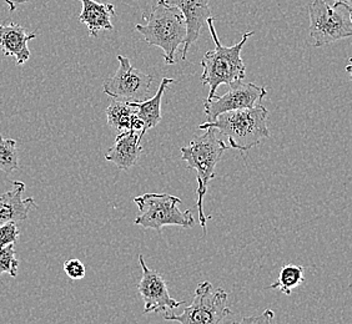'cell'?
I'll use <instances>...</instances> for the list:
<instances>
[{"label":"cell","instance_id":"22","mask_svg":"<svg viewBox=\"0 0 352 324\" xmlns=\"http://www.w3.org/2000/svg\"><path fill=\"white\" fill-rule=\"evenodd\" d=\"M64 272L67 273L69 278L76 281V279H82L85 277L87 268L82 261H79L76 258H72L64 264Z\"/></svg>","mask_w":352,"mask_h":324},{"label":"cell","instance_id":"13","mask_svg":"<svg viewBox=\"0 0 352 324\" xmlns=\"http://www.w3.org/2000/svg\"><path fill=\"white\" fill-rule=\"evenodd\" d=\"M24 191L25 183L14 181L13 189L0 196V224L25 221L30 209L36 207L33 197L23 198Z\"/></svg>","mask_w":352,"mask_h":324},{"label":"cell","instance_id":"23","mask_svg":"<svg viewBox=\"0 0 352 324\" xmlns=\"http://www.w3.org/2000/svg\"><path fill=\"white\" fill-rule=\"evenodd\" d=\"M275 313L272 310H265L260 314L245 317L240 322H232L231 324H274Z\"/></svg>","mask_w":352,"mask_h":324},{"label":"cell","instance_id":"5","mask_svg":"<svg viewBox=\"0 0 352 324\" xmlns=\"http://www.w3.org/2000/svg\"><path fill=\"white\" fill-rule=\"evenodd\" d=\"M139 207V216L134 223L148 230L162 232L165 226H179L191 229L195 218L191 211H182V200L169 194H145L134 198Z\"/></svg>","mask_w":352,"mask_h":324},{"label":"cell","instance_id":"12","mask_svg":"<svg viewBox=\"0 0 352 324\" xmlns=\"http://www.w3.org/2000/svg\"><path fill=\"white\" fill-rule=\"evenodd\" d=\"M144 137L139 131H125L116 136L114 145L107 151L105 160L113 162L119 170H129L136 165L142 155V139Z\"/></svg>","mask_w":352,"mask_h":324},{"label":"cell","instance_id":"25","mask_svg":"<svg viewBox=\"0 0 352 324\" xmlns=\"http://www.w3.org/2000/svg\"><path fill=\"white\" fill-rule=\"evenodd\" d=\"M346 73L349 75V80L352 81V58L349 59V64L346 65Z\"/></svg>","mask_w":352,"mask_h":324},{"label":"cell","instance_id":"3","mask_svg":"<svg viewBox=\"0 0 352 324\" xmlns=\"http://www.w3.org/2000/svg\"><path fill=\"white\" fill-rule=\"evenodd\" d=\"M226 145L217 136L214 128H206L203 135L194 137L188 146L180 149L182 159L188 163L190 170H194L197 174V200L199 211V223L206 235V221L210 217L204 213V197L208 192L209 183L215 178L217 165L221 160Z\"/></svg>","mask_w":352,"mask_h":324},{"label":"cell","instance_id":"11","mask_svg":"<svg viewBox=\"0 0 352 324\" xmlns=\"http://www.w3.org/2000/svg\"><path fill=\"white\" fill-rule=\"evenodd\" d=\"M166 4L175 7L183 13L186 23V40L184 44L182 60H186L190 47L199 39L201 29L208 24L211 18L210 0H164Z\"/></svg>","mask_w":352,"mask_h":324},{"label":"cell","instance_id":"20","mask_svg":"<svg viewBox=\"0 0 352 324\" xmlns=\"http://www.w3.org/2000/svg\"><path fill=\"white\" fill-rule=\"evenodd\" d=\"M18 267H19V262L15 258L14 244L1 247L0 248V275L8 273L15 278L18 276Z\"/></svg>","mask_w":352,"mask_h":324},{"label":"cell","instance_id":"7","mask_svg":"<svg viewBox=\"0 0 352 324\" xmlns=\"http://www.w3.org/2000/svg\"><path fill=\"white\" fill-rule=\"evenodd\" d=\"M228 299L229 294L226 290H214L212 284L205 281L197 286L192 303L182 314L166 312L164 319L179 324H220L232 313L228 307Z\"/></svg>","mask_w":352,"mask_h":324},{"label":"cell","instance_id":"26","mask_svg":"<svg viewBox=\"0 0 352 324\" xmlns=\"http://www.w3.org/2000/svg\"><path fill=\"white\" fill-rule=\"evenodd\" d=\"M333 1H341V3H344L346 7L350 9V12L352 14V0H333Z\"/></svg>","mask_w":352,"mask_h":324},{"label":"cell","instance_id":"18","mask_svg":"<svg viewBox=\"0 0 352 324\" xmlns=\"http://www.w3.org/2000/svg\"><path fill=\"white\" fill-rule=\"evenodd\" d=\"M304 281H305V268L302 266L286 264L280 270L278 281L271 284L269 290H278L286 296H290L292 290L304 284Z\"/></svg>","mask_w":352,"mask_h":324},{"label":"cell","instance_id":"4","mask_svg":"<svg viewBox=\"0 0 352 324\" xmlns=\"http://www.w3.org/2000/svg\"><path fill=\"white\" fill-rule=\"evenodd\" d=\"M208 27L210 29L211 38L215 43V50L208 51L204 55L201 67L204 71L200 80L204 85L210 88V93L206 99H212L217 95L220 85H231L237 81H243L246 76V67L241 58V50L248 39L255 34V32H249L243 35L241 40L232 47H223L219 39L214 25V18L208 19Z\"/></svg>","mask_w":352,"mask_h":324},{"label":"cell","instance_id":"15","mask_svg":"<svg viewBox=\"0 0 352 324\" xmlns=\"http://www.w3.org/2000/svg\"><path fill=\"white\" fill-rule=\"evenodd\" d=\"M82 4L79 21L88 27L89 35L96 38L100 30H113L111 18L116 15L113 4H102L96 0H80Z\"/></svg>","mask_w":352,"mask_h":324},{"label":"cell","instance_id":"6","mask_svg":"<svg viewBox=\"0 0 352 324\" xmlns=\"http://www.w3.org/2000/svg\"><path fill=\"white\" fill-rule=\"evenodd\" d=\"M309 33L314 47H325L352 38V14L341 1H335L331 7L325 0H314L309 5Z\"/></svg>","mask_w":352,"mask_h":324},{"label":"cell","instance_id":"24","mask_svg":"<svg viewBox=\"0 0 352 324\" xmlns=\"http://www.w3.org/2000/svg\"><path fill=\"white\" fill-rule=\"evenodd\" d=\"M4 1L7 3L9 10L14 12L19 4H24V3H28V1H30V0H4Z\"/></svg>","mask_w":352,"mask_h":324},{"label":"cell","instance_id":"10","mask_svg":"<svg viewBox=\"0 0 352 324\" xmlns=\"http://www.w3.org/2000/svg\"><path fill=\"white\" fill-rule=\"evenodd\" d=\"M139 264L142 267V276L138 284V290L144 301V314L173 312L183 305V301H176L170 296L163 276L156 270H150L142 255L139 256Z\"/></svg>","mask_w":352,"mask_h":324},{"label":"cell","instance_id":"9","mask_svg":"<svg viewBox=\"0 0 352 324\" xmlns=\"http://www.w3.org/2000/svg\"><path fill=\"white\" fill-rule=\"evenodd\" d=\"M267 94L264 86H258L252 82L237 81L231 84L230 90L223 96H214L212 99H205L204 111L206 122L214 121L217 116L223 113L245 110L258 106Z\"/></svg>","mask_w":352,"mask_h":324},{"label":"cell","instance_id":"2","mask_svg":"<svg viewBox=\"0 0 352 324\" xmlns=\"http://www.w3.org/2000/svg\"><path fill=\"white\" fill-rule=\"evenodd\" d=\"M267 116V108L260 104L252 108L223 113L214 121L204 122L199 128H214L228 139L230 148L245 152L270 137Z\"/></svg>","mask_w":352,"mask_h":324},{"label":"cell","instance_id":"1","mask_svg":"<svg viewBox=\"0 0 352 324\" xmlns=\"http://www.w3.org/2000/svg\"><path fill=\"white\" fill-rule=\"evenodd\" d=\"M145 24H136L135 30L149 45L160 47L166 65L175 64V53L186 40V23L177 8L159 0L150 13L142 15Z\"/></svg>","mask_w":352,"mask_h":324},{"label":"cell","instance_id":"21","mask_svg":"<svg viewBox=\"0 0 352 324\" xmlns=\"http://www.w3.org/2000/svg\"><path fill=\"white\" fill-rule=\"evenodd\" d=\"M21 236V230L15 222L0 224V248L14 244Z\"/></svg>","mask_w":352,"mask_h":324},{"label":"cell","instance_id":"17","mask_svg":"<svg viewBox=\"0 0 352 324\" xmlns=\"http://www.w3.org/2000/svg\"><path fill=\"white\" fill-rule=\"evenodd\" d=\"M175 81L174 79L165 78L160 82V86L155 96H153L151 99H148L145 102H133L136 108V114L144 122L145 132L150 128H155L162 121V100H163L164 94L170 84H174Z\"/></svg>","mask_w":352,"mask_h":324},{"label":"cell","instance_id":"16","mask_svg":"<svg viewBox=\"0 0 352 324\" xmlns=\"http://www.w3.org/2000/svg\"><path fill=\"white\" fill-rule=\"evenodd\" d=\"M107 121L113 130L119 134L125 131H139L142 136L145 135V128L142 119L136 114V108L133 102H119L113 100L107 110Z\"/></svg>","mask_w":352,"mask_h":324},{"label":"cell","instance_id":"8","mask_svg":"<svg viewBox=\"0 0 352 324\" xmlns=\"http://www.w3.org/2000/svg\"><path fill=\"white\" fill-rule=\"evenodd\" d=\"M119 69L116 75L104 81V93L114 100L125 102H142L150 97L153 76L134 68L129 59L118 55Z\"/></svg>","mask_w":352,"mask_h":324},{"label":"cell","instance_id":"14","mask_svg":"<svg viewBox=\"0 0 352 324\" xmlns=\"http://www.w3.org/2000/svg\"><path fill=\"white\" fill-rule=\"evenodd\" d=\"M36 34H28L25 29L16 24H0V50L6 56H14L18 65L25 64L30 58L28 41L33 40Z\"/></svg>","mask_w":352,"mask_h":324},{"label":"cell","instance_id":"19","mask_svg":"<svg viewBox=\"0 0 352 324\" xmlns=\"http://www.w3.org/2000/svg\"><path fill=\"white\" fill-rule=\"evenodd\" d=\"M19 169V157L16 150V141L6 139L0 132V171L12 174Z\"/></svg>","mask_w":352,"mask_h":324}]
</instances>
